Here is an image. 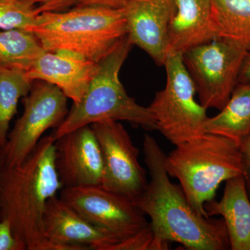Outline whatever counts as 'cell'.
<instances>
[{
    "label": "cell",
    "instance_id": "cell-1",
    "mask_svg": "<svg viewBox=\"0 0 250 250\" xmlns=\"http://www.w3.org/2000/svg\"><path fill=\"white\" fill-rule=\"evenodd\" d=\"M143 150L150 182L134 202L151 219L157 250H168L170 242L180 243L187 250H231L223 219L197 214L181 186L170 180L164 166L165 153L149 135L145 134Z\"/></svg>",
    "mask_w": 250,
    "mask_h": 250
},
{
    "label": "cell",
    "instance_id": "cell-2",
    "mask_svg": "<svg viewBox=\"0 0 250 250\" xmlns=\"http://www.w3.org/2000/svg\"><path fill=\"white\" fill-rule=\"evenodd\" d=\"M55 139L42 138L22 164L0 167V220L11 224L27 250H57L46 238V204L62 187L54 164Z\"/></svg>",
    "mask_w": 250,
    "mask_h": 250
},
{
    "label": "cell",
    "instance_id": "cell-3",
    "mask_svg": "<svg viewBox=\"0 0 250 250\" xmlns=\"http://www.w3.org/2000/svg\"><path fill=\"white\" fill-rule=\"evenodd\" d=\"M47 52L64 50L100 62L127 36L124 9L78 6L42 12L31 28Z\"/></svg>",
    "mask_w": 250,
    "mask_h": 250
},
{
    "label": "cell",
    "instance_id": "cell-4",
    "mask_svg": "<svg viewBox=\"0 0 250 250\" xmlns=\"http://www.w3.org/2000/svg\"><path fill=\"white\" fill-rule=\"evenodd\" d=\"M164 166L168 175L179 181L192 208L206 218L210 217L204 205L214 200L220 184L243 173L240 146L211 134L176 146Z\"/></svg>",
    "mask_w": 250,
    "mask_h": 250
},
{
    "label": "cell",
    "instance_id": "cell-5",
    "mask_svg": "<svg viewBox=\"0 0 250 250\" xmlns=\"http://www.w3.org/2000/svg\"><path fill=\"white\" fill-rule=\"evenodd\" d=\"M132 45L126 36L99 62L98 72L83 98L72 105L66 118L52 132L55 140L82 126L103 121H126L147 131L156 130L149 108L131 98L120 80V72Z\"/></svg>",
    "mask_w": 250,
    "mask_h": 250
},
{
    "label": "cell",
    "instance_id": "cell-6",
    "mask_svg": "<svg viewBox=\"0 0 250 250\" xmlns=\"http://www.w3.org/2000/svg\"><path fill=\"white\" fill-rule=\"evenodd\" d=\"M164 66L165 87L156 93L148 108L155 120L156 130L177 146L205 134L207 109L195 100L196 90L182 54H168Z\"/></svg>",
    "mask_w": 250,
    "mask_h": 250
},
{
    "label": "cell",
    "instance_id": "cell-7",
    "mask_svg": "<svg viewBox=\"0 0 250 250\" xmlns=\"http://www.w3.org/2000/svg\"><path fill=\"white\" fill-rule=\"evenodd\" d=\"M248 51L232 41L213 40L191 47L182 60L206 109H222L238 83Z\"/></svg>",
    "mask_w": 250,
    "mask_h": 250
},
{
    "label": "cell",
    "instance_id": "cell-8",
    "mask_svg": "<svg viewBox=\"0 0 250 250\" xmlns=\"http://www.w3.org/2000/svg\"><path fill=\"white\" fill-rule=\"evenodd\" d=\"M67 99L56 85L44 81H33L29 93L22 98V115L9 131L6 145L0 152L1 167L22 164L47 130L59 127L69 112Z\"/></svg>",
    "mask_w": 250,
    "mask_h": 250
},
{
    "label": "cell",
    "instance_id": "cell-9",
    "mask_svg": "<svg viewBox=\"0 0 250 250\" xmlns=\"http://www.w3.org/2000/svg\"><path fill=\"white\" fill-rule=\"evenodd\" d=\"M90 126L103 158L102 187L134 202L148 183L146 171L139 162V149L118 121H100Z\"/></svg>",
    "mask_w": 250,
    "mask_h": 250
},
{
    "label": "cell",
    "instance_id": "cell-10",
    "mask_svg": "<svg viewBox=\"0 0 250 250\" xmlns=\"http://www.w3.org/2000/svg\"><path fill=\"white\" fill-rule=\"evenodd\" d=\"M60 197L85 220L119 242L149 225L146 215L134 202L101 185L63 188Z\"/></svg>",
    "mask_w": 250,
    "mask_h": 250
},
{
    "label": "cell",
    "instance_id": "cell-11",
    "mask_svg": "<svg viewBox=\"0 0 250 250\" xmlns=\"http://www.w3.org/2000/svg\"><path fill=\"white\" fill-rule=\"evenodd\" d=\"M54 147V164L62 187L101 185L103 158L90 125L62 135Z\"/></svg>",
    "mask_w": 250,
    "mask_h": 250
},
{
    "label": "cell",
    "instance_id": "cell-12",
    "mask_svg": "<svg viewBox=\"0 0 250 250\" xmlns=\"http://www.w3.org/2000/svg\"><path fill=\"white\" fill-rule=\"evenodd\" d=\"M43 229L46 238L57 250H111L119 242L85 220L57 195L46 204Z\"/></svg>",
    "mask_w": 250,
    "mask_h": 250
},
{
    "label": "cell",
    "instance_id": "cell-13",
    "mask_svg": "<svg viewBox=\"0 0 250 250\" xmlns=\"http://www.w3.org/2000/svg\"><path fill=\"white\" fill-rule=\"evenodd\" d=\"M124 11L131 43L157 65H164L168 55V31L175 0H131Z\"/></svg>",
    "mask_w": 250,
    "mask_h": 250
},
{
    "label": "cell",
    "instance_id": "cell-14",
    "mask_svg": "<svg viewBox=\"0 0 250 250\" xmlns=\"http://www.w3.org/2000/svg\"><path fill=\"white\" fill-rule=\"evenodd\" d=\"M98 68L99 62L73 52L46 51L26 73L31 81H44L58 87L75 104L86 93Z\"/></svg>",
    "mask_w": 250,
    "mask_h": 250
},
{
    "label": "cell",
    "instance_id": "cell-15",
    "mask_svg": "<svg viewBox=\"0 0 250 250\" xmlns=\"http://www.w3.org/2000/svg\"><path fill=\"white\" fill-rule=\"evenodd\" d=\"M220 201L206 202L208 217L221 215L229 236L231 250H250V200L243 175L226 181Z\"/></svg>",
    "mask_w": 250,
    "mask_h": 250
},
{
    "label": "cell",
    "instance_id": "cell-16",
    "mask_svg": "<svg viewBox=\"0 0 250 250\" xmlns=\"http://www.w3.org/2000/svg\"><path fill=\"white\" fill-rule=\"evenodd\" d=\"M212 0H175L168 31V54L188 49L214 39L210 29Z\"/></svg>",
    "mask_w": 250,
    "mask_h": 250
},
{
    "label": "cell",
    "instance_id": "cell-17",
    "mask_svg": "<svg viewBox=\"0 0 250 250\" xmlns=\"http://www.w3.org/2000/svg\"><path fill=\"white\" fill-rule=\"evenodd\" d=\"M205 134L219 135L241 146L250 135V83H238L216 116L204 123Z\"/></svg>",
    "mask_w": 250,
    "mask_h": 250
},
{
    "label": "cell",
    "instance_id": "cell-18",
    "mask_svg": "<svg viewBox=\"0 0 250 250\" xmlns=\"http://www.w3.org/2000/svg\"><path fill=\"white\" fill-rule=\"evenodd\" d=\"M210 29L214 39H224L250 51V0H212Z\"/></svg>",
    "mask_w": 250,
    "mask_h": 250
},
{
    "label": "cell",
    "instance_id": "cell-19",
    "mask_svg": "<svg viewBox=\"0 0 250 250\" xmlns=\"http://www.w3.org/2000/svg\"><path fill=\"white\" fill-rule=\"evenodd\" d=\"M46 50L35 34L25 29L0 31V67L27 72Z\"/></svg>",
    "mask_w": 250,
    "mask_h": 250
},
{
    "label": "cell",
    "instance_id": "cell-20",
    "mask_svg": "<svg viewBox=\"0 0 250 250\" xmlns=\"http://www.w3.org/2000/svg\"><path fill=\"white\" fill-rule=\"evenodd\" d=\"M32 83L26 72L0 67V152L7 141L19 100L29 93Z\"/></svg>",
    "mask_w": 250,
    "mask_h": 250
},
{
    "label": "cell",
    "instance_id": "cell-21",
    "mask_svg": "<svg viewBox=\"0 0 250 250\" xmlns=\"http://www.w3.org/2000/svg\"><path fill=\"white\" fill-rule=\"evenodd\" d=\"M40 14L37 6L25 0H0V30L29 31Z\"/></svg>",
    "mask_w": 250,
    "mask_h": 250
},
{
    "label": "cell",
    "instance_id": "cell-22",
    "mask_svg": "<svg viewBox=\"0 0 250 250\" xmlns=\"http://www.w3.org/2000/svg\"><path fill=\"white\" fill-rule=\"evenodd\" d=\"M25 250V246L15 237L9 222L0 220V250Z\"/></svg>",
    "mask_w": 250,
    "mask_h": 250
},
{
    "label": "cell",
    "instance_id": "cell-23",
    "mask_svg": "<svg viewBox=\"0 0 250 250\" xmlns=\"http://www.w3.org/2000/svg\"><path fill=\"white\" fill-rule=\"evenodd\" d=\"M37 6L41 13L58 12L69 9L74 4L75 0H25Z\"/></svg>",
    "mask_w": 250,
    "mask_h": 250
},
{
    "label": "cell",
    "instance_id": "cell-24",
    "mask_svg": "<svg viewBox=\"0 0 250 250\" xmlns=\"http://www.w3.org/2000/svg\"><path fill=\"white\" fill-rule=\"evenodd\" d=\"M240 151L243 166V176L250 200V135L241 143Z\"/></svg>",
    "mask_w": 250,
    "mask_h": 250
},
{
    "label": "cell",
    "instance_id": "cell-25",
    "mask_svg": "<svg viewBox=\"0 0 250 250\" xmlns=\"http://www.w3.org/2000/svg\"><path fill=\"white\" fill-rule=\"evenodd\" d=\"M78 6H97L113 9H124L131 0H75Z\"/></svg>",
    "mask_w": 250,
    "mask_h": 250
},
{
    "label": "cell",
    "instance_id": "cell-26",
    "mask_svg": "<svg viewBox=\"0 0 250 250\" xmlns=\"http://www.w3.org/2000/svg\"><path fill=\"white\" fill-rule=\"evenodd\" d=\"M238 83H250V51L247 53L242 65Z\"/></svg>",
    "mask_w": 250,
    "mask_h": 250
},
{
    "label": "cell",
    "instance_id": "cell-27",
    "mask_svg": "<svg viewBox=\"0 0 250 250\" xmlns=\"http://www.w3.org/2000/svg\"><path fill=\"white\" fill-rule=\"evenodd\" d=\"M0 167H1V166H0Z\"/></svg>",
    "mask_w": 250,
    "mask_h": 250
}]
</instances>
